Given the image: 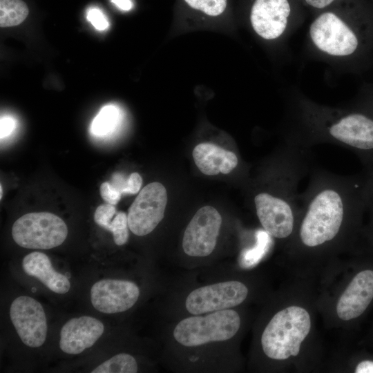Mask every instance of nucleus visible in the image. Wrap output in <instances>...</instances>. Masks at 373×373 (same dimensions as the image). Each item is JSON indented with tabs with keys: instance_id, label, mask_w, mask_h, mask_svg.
Returning a JSON list of instances; mask_svg holds the SVG:
<instances>
[{
	"instance_id": "1",
	"label": "nucleus",
	"mask_w": 373,
	"mask_h": 373,
	"mask_svg": "<svg viewBox=\"0 0 373 373\" xmlns=\"http://www.w3.org/2000/svg\"><path fill=\"white\" fill-rule=\"evenodd\" d=\"M307 37L323 57L362 69L373 58V12L363 0H338L314 14Z\"/></svg>"
},
{
	"instance_id": "2",
	"label": "nucleus",
	"mask_w": 373,
	"mask_h": 373,
	"mask_svg": "<svg viewBox=\"0 0 373 373\" xmlns=\"http://www.w3.org/2000/svg\"><path fill=\"white\" fill-rule=\"evenodd\" d=\"M295 128L289 143L306 148L331 143L356 153L366 166L373 164V115L358 107L339 108L306 98L296 102Z\"/></svg>"
},
{
	"instance_id": "3",
	"label": "nucleus",
	"mask_w": 373,
	"mask_h": 373,
	"mask_svg": "<svg viewBox=\"0 0 373 373\" xmlns=\"http://www.w3.org/2000/svg\"><path fill=\"white\" fill-rule=\"evenodd\" d=\"M305 153L295 160L278 191H262L254 198L257 217L271 237L286 238L294 231L295 209L300 200L298 184L307 170Z\"/></svg>"
},
{
	"instance_id": "4",
	"label": "nucleus",
	"mask_w": 373,
	"mask_h": 373,
	"mask_svg": "<svg viewBox=\"0 0 373 373\" xmlns=\"http://www.w3.org/2000/svg\"><path fill=\"white\" fill-rule=\"evenodd\" d=\"M310 327V316L304 308L290 306L279 311L262 332L261 345L265 354L275 360L298 355Z\"/></svg>"
},
{
	"instance_id": "5",
	"label": "nucleus",
	"mask_w": 373,
	"mask_h": 373,
	"mask_svg": "<svg viewBox=\"0 0 373 373\" xmlns=\"http://www.w3.org/2000/svg\"><path fill=\"white\" fill-rule=\"evenodd\" d=\"M240 323V317L235 310H219L181 320L175 325L173 335L184 347H199L229 340L239 330Z\"/></svg>"
},
{
	"instance_id": "6",
	"label": "nucleus",
	"mask_w": 373,
	"mask_h": 373,
	"mask_svg": "<svg viewBox=\"0 0 373 373\" xmlns=\"http://www.w3.org/2000/svg\"><path fill=\"white\" fill-rule=\"evenodd\" d=\"M303 10L299 0H254L249 20L258 35L274 41L286 36L302 20Z\"/></svg>"
},
{
	"instance_id": "7",
	"label": "nucleus",
	"mask_w": 373,
	"mask_h": 373,
	"mask_svg": "<svg viewBox=\"0 0 373 373\" xmlns=\"http://www.w3.org/2000/svg\"><path fill=\"white\" fill-rule=\"evenodd\" d=\"M68 235V227L59 216L49 212L26 213L12 227L15 242L27 249H49L61 245Z\"/></svg>"
},
{
	"instance_id": "8",
	"label": "nucleus",
	"mask_w": 373,
	"mask_h": 373,
	"mask_svg": "<svg viewBox=\"0 0 373 373\" xmlns=\"http://www.w3.org/2000/svg\"><path fill=\"white\" fill-rule=\"evenodd\" d=\"M247 295L248 289L242 283L222 281L191 291L186 298L185 307L192 315H202L236 307L244 302Z\"/></svg>"
},
{
	"instance_id": "9",
	"label": "nucleus",
	"mask_w": 373,
	"mask_h": 373,
	"mask_svg": "<svg viewBox=\"0 0 373 373\" xmlns=\"http://www.w3.org/2000/svg\"><path fill=\"white\" fill-rule=\"evenodd\" d=\"M167 193L161 183L154 182L145 186L128 209V224L138 236L152 232L163 219L167 203Z\"/></svg>"
},
{
	"instance_id": "10",
	"label": "nucleus",
	"mask_w": 373,
	"mask_h": 373,
	"mask_svg": "<svg viewBox=\"0 0 373 373\" xmlns=\"http://www.w3.org/2000/svg\"><path fill=\"white\" fill-rule=\"evenodd\" d=\"M222 221L221 215L213 207L204 206L198 210L184 233V254L193 258L209 256L216 248Z\"/></svg>"
},
{
	"instance_id": "11",
	"label": "nucleus",
	"mask_w": 373,
	"mask_h": 373,
	"mask_svg": "<svg viewBox=\"0 0 373 373\" xmlns=\"http://www.w3.org/2000/svg\"><path fill=\"white\" fill-rule=\"evenodd\" d=\"M10 317L25 345L35 348L44 344L47 335V321L39 302L27 296L17 297L10 305Z\"/></svg>"
},
{
	"instance_id": "12",
	"label": "nucleus",
	"mask_w": 373,
	"mask_h": 373,
	"mask_svg": "<svg viewBox=\"0 0 373 373\" xmlns=\"http://www.w3.org/2000/svg\"><path fill=\"white\" fill-rule=\"evenodd\" d=\"M140 291L133 282L120 279H103L90 289V300L97 311L117 314L131 309L137 301Z\"/></svg>"
},
{
	"instance_id": "13",
	"label": "nucleus",
	"mask_w": 373,
	"mask_h": 373,
	"mask_svg": "<svg viewBox=\"0 0 373 373\" xmlns=\"http://www.w3.org/2000/svg\"><path fill=\"white\" fill-rule=\"evenodd\" d=\"M98 319L82 316L68 321L60 331L59 347L65 353L77 354L93 346L104 333Z\"/></svg>"
},
{
	"instance_id": "14",
	"label": "nucleus",
	"mask_w": 373,
	"mask_h": 373,
	"mask_svg": "<svg viewBox=\"0 0 373 373\" xmlns=\"http://www.w3.org/2000/svg\"><path fill=\"white\" fill-rule=\"evenodd\" d=\"M373 299V271L358 273L341 296L336 312L343 321L356 318L361 315Z\"/></svg>"
},
{
	"instance_id": "15",
	"label": "nucleus",
	"mask_w": 373,
	"mask_h": 373,
	"mask_svg": "<svg viewBox=\"0 0 373 373\" xmlns=\"http://www.w3.org/2000/svg\"><path fill=\"white\" fill-rule=\"evenodd\" d=\"M192 155L197 167L207 175L220 173L228 174L238 163L234 153L212 143L198 144L193 149Z\"/></svg>"
},
{
	"instance_id": "16",
	"label": "nucleus",
	"mask_w": 373,
	"mask_h": 373,
	"mask_svg": "<svg viewBox=\"0 0 373 373\" xmlns=\"http://www.w3.org/2000/svg\"><path fill=\"white\" fill-rule=\"evenodd\" d=\"M22 267L28 275L37 278L55 293L65 294L70 289L69 280L53 269L50 260L44 253L34 251L26 255Z\"/></svg>"
},
{
	"instance_id": "17",
	"label": "nucleus",
	"mask_w": 373,
	"mask_h": 373,
	"mask_svg": "<svg viewBox=\"0 0 373 373\" xmlns=\"http://www.w3.org/2000/svg\"><path fill=\"white\" fill-rule=\"evenodd\" d=\"M29 13L22 0H0V26L11 27L22 23Z\"/></svg>"
},
{
	"instance_id": "18",
	"label": "nucleus",
	"mask_w": 373,
	"mask_h": 373,
	"mask_svg": "<svg viewBox=\"0 0 373 373\" xmlns=\"http://www.w3.org/2000/svg\"><path fill=\"white\" fill-rule=\"evenodd\" d=\"M120 119L119 110L113 105L104 106L94 118L90 127L93 134L104 136L111 133Z\"/></svg>"
},
{
	"instance_id": "19",
	"label": "nucleus",
	"mask_w": 373,
	"mask_h": 373,
	"mask_svg": "<svg viewBox=\"0 0 373 373\" xmlns=\"http://www.w3.org/2000/svg\"><path fill=\"white\" fill-rule=\"evenodd\" d=\"M137 370V361L132 355L120 353L99 365L92 373H135Z\"/></svg>"
},
{
	"instance_id": "20",
	"label": "nucleus",
	"mask_w": 373,
	"mask_h": 373,
	"mask_svg": "<svg viewBox=\"0 0 373 373\" xmlns=\"http://www.w3.org/2000/svg\"><path fill=\"white\" fill-rule=\"evenodd\" d=\"M109 183L115 191L121 194H135L140 190L142 178L136 172L132 173L128 178L120 173H115L113 175Z\"/></svg>"
},
{
	"instance_id": "21",
	"label": "nucleus",
	"mask_w": 373,
	"mask_h": 373,
	"mask_svg": "<svg viewBox=\"0 0 373 373\" xmlns=\"http://www.w3.org/2000/svg\"><path fill=\"white\" fill-rule=\"evenodd\" d=\"M128 216L125 212L119 211L115 215L106 229L111 231L117 245H124L129 236Z\"/></svg>"
},
{
	"instance_id": "22",
	"label": "nucleus",
	"mask_w": 373,
	"mask_h": 373,
	"mask_svg": "<svg viewBox=\"0 0 373 373\" xmlns=\"http://www.w3.org/2000/svg\"><path fill=\"white\" fill-rule=\"evenodd\" d=\"M271 237L264 229L257 232L255 247L244 253L243 260L245 264L251 265L259 261L269 248Z\"/></svg>"
},
{
	"instance_id": "23",
	"label": "nucleus",
	"mask_w": 373,
	"mask_h": 373,
	"mask_svg": "<svg viewBox=\"0 0 373 373\" xmlns=\"http://www.w3.org/2000/svg\"><path fill=\"white\" fill-rule=\"evenodd\" d=\"M192 8L200 10L209 16L222 14L227 6V0H184Z\"/></svg>"
},
{
	"instance_id": "24",
	"label": "nucleus",
	"mask_w": 373,
	"mask_h": 373,
	"mask_svg": "<svg viewBox=\"0 0 373 373\" xmlns=\"http://www.w3.org/2000/svg\"><path fill=\"white\" fill-rule=\"evenodd\" d=\"M116 213L117 211L114 204L106 202L96 209L94 220L99 226L106 229Z\"/></svg>"
},
{
	"instance_id": "25",
	"label": "nucleus",
	"mask_w": 373,
	"mask_h": 373,
	"mask_svg": "<svg viewBox=\"0 0 373 373\" xmlns=\"http://www.w3.org/2000/svg\"><path fill=\"white\" fill-rule=\"evenodd\" d=\"M87 19L99 30L106 29L109 25L106 17L97 8H92L88 12Z\"/></svg>"
},
{
	"instance_id": "26",
	"label": "nucleus",
	"mask_w": 373,
	"mask_h": 373,
	"mask_svg": "<svg viewBox=\"0 0 373 373\" xmlns=\"http://www.w3.org/2000/svg\"><path fill=\"white\" fill-rule=\"evenodd\" d=\"M100 195L103 200L112 204H116L120 200L122 194L115 191L109 182H104L100 186Z\"/></svg>"
},
{
	"instance_id": "27",
	"label": "nucleus",
	"mask_w": 373,
	"mask_h": 373,
	"mask_svg": "<svg viewBox=\"0 0 373 373\" xmlns=\"http://www.w3.org/2000/svg\"><path fill=\"white\" fill-rule=\"evenodd\" d=\"M304 8L309 10L314 15L335 3L338 0H299Z\"/></svg>"
},
{
	"instance_id": "28",
	"label": "nucleus",
	"mask_w": 373,
	"mask_h": 373,
	"mask_svg": "<svg viewBox=\"0 0 373 373\" xmlns=\"http://www.w3.org/2000/svg\"><path fill=\"white\" fill-rule=\"evenodd\" d=\"M356 106L373 115V87L364 90Z\"/></svg>"
},
{
	"instance_id": "29",
	"label": "nucleus",
	"mask_w": 373,
	"mask_h": 373,
	"mask_svg": "<svg viewBox=\"0 0 373 373\" xmlns=\"http://www.w3.org/2000/svg\"><path fill=\"white\" fill-rule=\"evenodd\" d=\"M15 128L14 119L8 116L1 117L0 121L1 139L8 136Z\"/></svg>"
},
{
	"instance_id": "30",
	"label": "nucleus",
	"mask_w": 373,
	"mask_h": 373,
	"mask_svg": "<svg viewBox=\"0 0 373 373\" xmlns=\"http://www.w3.org/2000/svg\"><path fill=\"white\" fill-rule=\"evenodd\" d=\"M356 373H373V361L366 360L358 364L355 370Z\"/></svg>"
},
{
	"instance_id": "31",
	"label": "nucleus",
	"mask_w": 373,
	"mask_h": 373,
	"mask_svg": "<svg viewBox=\"0 0 373 373\" xmlns=\"http://www.w3.org/2000/svg\"><path fill=\"white\" fill-rule=\"evenodd\" d=\"M112 2L123 10H129L132 8L130 0H112Z\"/></svg>"
},
{
	"instance_id": "32",
	"label": "nucleus",
	"mask_w": 373,
	"mask_h": 373,
	"mask_svg": "<svg viewBox=\"0 0 373 373\" xmlns=\"http://www.w3.org/2000/svg\"><path fill=\"white\" fill-rule=\"evenodd\" d=\"M0 189H1V192H0L1 196H0V198L1 199V198H2V186H1V185Z\"/></svg>"
}]
</instances>
